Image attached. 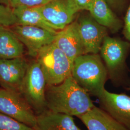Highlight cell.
Returning <instances> with one entry per match:
<instances>
[{"mask_svg": "<svg viewBox=\"0 0 130 130\" xmlns=\"http://www.w3.org/2000/svg\"><path fill=\"white\" fill-rule=\"evenodd\" d=\"M0 113L34 128L36 115L18 92L0 89Z\"/></svg>", "mask_w": 130, "mask_h": 130, "instance_id": "8992f818", "label": "cell"}, {"mask_svg": "<svg viewBox=\"0 0 130 130\" xmlns=\"http://www.w3.org/2000/svg\"><path fill=\"white\" fill-rule=\"evenodd\" d=\"M45 97L48 110L71 116L78 117L95 106L90 94L72 76L61 84H47Z\"/></svg>", "mask_w": 130, "mask_h": 130, "instance_id": "6da1fadb", "label": "cell"}, {"mask_svg": "<svg viewBox=\"0 0 130 130\" xmlns=\"http://www.w3.org/2000/svg\"><path fill=\"white\" fill-rule=\"evenodd\" d=\"M53 43L73 63L77 57L85 54L77 21L72 22L58 32Z\"/></svg>", "mask_w": 130, "mask_h": 130, "instance_id": "7c38bea8", "label": "cell"}, {"mask_svg": "<svg viewBox=\"0 0 130 130\" xmlns=\"http://www.w3.org/2000/svg\"><path fill=\"white\" fill-rule=\"evenodd\" d=\"M89 11L98 23L111 32H118L123 26L122 20L112 11L105 0H94Z\"/></svg>", "mask_w": 130, "mask_h": 130, "instance_id": "9a60e30c", "label": "cell"}, {"mask_svg": "<svg viewBox=\"0 0 130 130\" xmlns=\"http://www.w3.org/2000/svg\"><path fill=\"white\" fill-rule=\"evenodd\" d=\"M0 130H35L33 128L0 113Z\"/></svg>", "mask_w": 130, "mask_h": 130, "instance_id": "ac0fdd59", "label": "cell"}, {"mask_svg": "<svg viewBox=\"0 0 130 130\" xmlns=\"http://www.w3.org/2000/svg\"><path fill=\"white\" fill-rule=\"evenodd\" d=\"M52 0H11L10 6L12 8L23 6L28 7H40L46 5Z\"/></svg>", "mask_w": 130, "mask_h": 130, "instance_id": "ffe728a7", "label": "cell"}, {"mask_svg": "<svg viewBox=\"0 0 130 130\" xmlns=\"http://www.w3.org/2000/svg\"><path fill=\"white\" fill-rule=\"evenodd\" d=\"M10 2H11V0H0V4L11 7Z\"/></svg>", "mask_w": 130, "mask_h": 130, "instance_id": "cb8c5ba5", "label": "cell"}, {"mask_svg": "<svg viewBox=\"0 0 130 130\" xmlns=\"http://www.w3.org/2000/svg\"><path fill=\"white\" fill-rule=\"evenodd\" d=\"M126 90H128V91H130V86L129 87H127V88H126Z\"/></svg>", "mask_w": 130, "mask_h": 130, "instance_id": "d4e9b609", "label": "cell"}, {"mask_svg": "<svg viewBox=\"0 0 130 130\" xmlns=\"http://www.w3.org/2000/svg\"><path fill=\"white\" fill-rule=\"evenodd\" d=\"M10 29L27 47L28 55L35 57L42 48L54 42L57 33L43 28L22 25H14Z\"/></svg>", "mask_w": 130, "mask_h": 130, "instance_id": "52a82bcc", "label": "cell"}, {"mask_svg": "<svg viewBox=\"0 0 130 130\" xmlns=\"http://www.w3.org/2000/svg\"><path fill=\"white\" fill-rule=\"evenodd\" d=\"M94 0H68L71 9L76 14L81 10L89 11Z\"/></svg>", "mask_w": 130, "mask_h": 130, "instance_id": "44dd1931", "label": "cell"}, {"mask_svg": "<svg viewBox=\"0 0 130 130\" xmlns=\"http://www.w3.org/2000/svg\"><path fill=\"white\" fill-rule=\"evenodd\" d=\"M98 99L100 108L130 130V96L110 93L105 89Z\"/></svg>", "mask_w": 130, "mask_h": 130, "instance_id": "ba28073f", "label": "cell"}, {"mask_svg": "<svg viewBox=\"0 0 130 130\" xmlns=\"http://www.w3.org/2000/svg\"><path fill=\"white\" fill-rule=\"evenodd\" d=\"M17 24V20L12 7L0 4V26L12 27Z\"/></svg>", "mask_w": 130, "mask_h": 130, "instance_id": "d6986e66", "label": "cell"}, {"mask_svg": "<svg viewBox=\"0 0 130 130\" xmlns=\"http://www.w3.org/2000/svg\"><path fill=\"white\" fill-rule=\"evenodd\" d=\"M35 130H82L75 124L73 116L47 109L36 115Z\"/></svg>", "mask_w": 130, "mask_h": 130, "instance_id": "5bb4252c", "label": "cell"}, {"mask_svg": "<svg viewBox=\"0 0 130 130\" xmlns=\"http://www.w3.org/2000/svg\"><path fill=\"white\" fill-rule=\"evenodd\" d=\"M47 83L37 60L28 64L20 93L36 115L47 110L45 91Z\"/></svg>", "mask_w": 130, "mask_h": 130, "instance_id": "277c9868", "label": "cell"}, {"mask_svg": "<svg viewBox=\"0 0 130 130\" xmlns=\"http://www.w3.org/2000/svg\"><path fill=\"white\" fill-rule=\"evenodd\" d=\"M85 54H97L107 36V28L98 23L90 15H84L77 21Z\"/></svg>", "mask_w": 130, "mask_h": 130, "instance_id": "9c48e42d", "label": "cell"}, {"mask_svg": "<svg viewBox=\"0 0 130 130\" xmlns=\"http://www.w3.org/2000/svg\"><path fill=\"white\" fill-rule=\"evenodd\" d=\"M28 64L23 57L0 59V85L2 88L20 93Z\"/></svg>", "mask_w": 130, "mask_h": 130, "instance_id": "30bf717a", "label": "cell"}, {"mask_svg": "<svg viewBox=\"0 0 130 130\" xmlns=\"http://www.w3.org/2000/svg\"><path fill=\"white\" fill-rule=\"evenodd\" d=\"M130 49V42L107 36L100 51L109 76L120 85L125 84V61Z\"/></svg>", "mask_w": 130, "mask_h": 130, "instance_id": "5b68a950", "label": "cell"}, {"mask_svg": "<svg viewBox=\"0 0 130 130\" xmlns=\"http://www.w3.org/2000/svg\"><path fill=\"white\" fill-rule=\"evenodd\" d=\"M17 20V25H22L43 28L54 33L57 30L43 18L38 7L20 6L13 8Z\"/></svg>", "mask_w": 130, "mask_h": 130, "instance_id": "e0dca14e", "label": "cell"}, {"mask_svg": "<svg viewBox=\"0 0 130 130\" xmlns=\"http://www.w3.org/2000/svg\"><path fill=\"white\" fill-rule=\"evenodd\" d=\"M38 7L44 19L56 30H62L72 23L75 14L68 0H52Z\"/></svg>", "mask_w": 130, "mask_h": 130, "instance_id": "8fae6325", "label": "cell"}, {"mask_svg": "<svg viewBox=\"0 0 130 130\" xmlns=\"http://www.w3.org/2000/svg\"><path fill=\"white\" fill-rule=\"evenodd\" d=\"M71 76L89 94L98 98L105 89L107 69L97 54H84L73 62Z\"/></svg>", "mask_w": 130, "mask_h": 130, "instance_id": "7a4b0ae2", "label": "cell"}, {"mask_svg": "<svg viewBox=\"0 0 130 130\" xmlns=\"http://www.w3.org/2000/svg\"><path fill=\"white\" fill-rule=\"evenodd\" d=\"M77 118L88 130H129L107 112L95 106L87 113Z\"/></svg>", "mask_w": 130, "mask_h": 130, "instance_id": "4fadbf2b", "label": "cell"}, {"mask_svg": "<svg viewBox=\"0 0 130 130\" xmlns=\"http://www.w3.org/2000/svg\"><path fill=\"white\" fill-rule=\"evenodd\" d=\"M47 85H57L71 76L73 63L52 43L42 48L36 56Z\"/></svg>", "mask_w": 130, "mask_h": 130, "instance_id": "3957f363", "label": "cell"}, {"mask_svg": "<svg viewBox=\"0 0 130 130\" xmlns=\"http://www.w3.org/2000/svg\"><path fill=\"white\" fill-rule=\"evenodd\" d=\"M123 34L126 40L130 42V1L124 19Z\"/></svg>", "mask_w": 130, "mask_h": 130, "instance_id": "7402d4cb", "label": "cell"}, {"mask_svg": "<svg viewBox=\"0 0 130 130\" xmlns=\"http://www.w3.org/2000/svg\"><path fill=\"white\" fill-rule=\"evenodd\" d=\"M24 53L23 44L10 28L0 26V59L21 57Z\"/></svg>", "mask_w": 130, "mask_h": 130, "instance_id": "2e32d148", "label": "cell"}, {"mask_svg": "<svg viewBox=\"0 0 130 130\" xmlns=\"http://www.w3.org/2000/svg\"><path fill=\"white\" fill-rule=\"evenodd\" d=\"M111 9L121 12L125 8L128 0H105Z\"/></svg>", "mask_w": 130, "mask_h": 130, "instance_id": "603a6c76", "label": "cell"}]
</instances>
